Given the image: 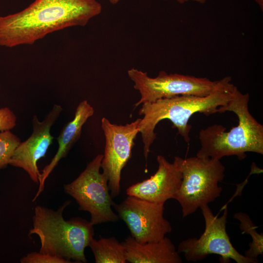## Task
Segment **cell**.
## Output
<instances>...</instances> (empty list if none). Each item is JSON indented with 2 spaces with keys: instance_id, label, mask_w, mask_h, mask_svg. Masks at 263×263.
Returning a JSON list of instances; mask_svg holds the SVG:
<instances>
[{
  "instance_id": "ac0fdd59",
  "label": "cell",
  "mask_w": 263,
  "mask_h": 263,
  "mask_svg": "<svg viewBox=\"0 0 263 263\" xmlns=\"http://www.w3.org/2000/svg\"><path fill=\"white\" fill-rule=\"evenodd\" d=\"M21 263H71L73 262L47 254L33 252L22 257Z\"/></svg>"
},
{
  "instance_id": "ba28073f",
  "label": "cell",
  "mask_w": 263,
  "mask_h": 263,
  "mask_svg": "<svg viewBox=\"0 0 263 263\" xmlns=\"http://www.w3.org/2000/svg\"><path fill=\"white\" fill-rule=\"evenodd\" d=\"M128 75L133 81L134 88L138 91L141 98L134 106L153 102L157 99L179 95H207L224 83L226 76L212 81L206 77H198L179 74H168L161 71L152 77L147 73L137 69L128 71Z\"/></svg>"
},
{
  "instance_id": "9a60e30c",
  "label": "cell",
  "mask_w": 263,
  "mask_h": 263,
  "mask_svg": "<svg viewBox=\"0 0 263 263\" xmlns=\"http://www.w3.org/2000/svg\"><path fill=\"white\" fill-rule=\"evenodd\" d=\"M90 246L96 263H125L124 247L114 237L93 238Z\"/></svg>"
},
{
  "instance_id": "ffe728a7",
  "label": "cell",
  "mask_w": 263,
  "mask_h": 263,
  "mask_svg": "<svg viewBox=\"0 0 263 263\" xmlns=\"http://www.w3.org/2000/svg\"><path fill=\"white\" fill-rule=\"evenodd\" d=\"M177 1L178 2L180 3H184L186 2H188L189 1H192L197 2L199 3L204 4L206 3L208 0H175Z\"/></svg>"
},
{
  "instance_id": "3957f363",
  "label": "cell",
  "mask_w": 263,
  "mask_h": 263,
  "mask_svg": "<svg viewBox=\"0 0 263 263\" xmlns=\"http://www.w3.org/2000/svg\"><path fill=\"white\" fill-rule=\"evenodd\" d=\"M249 101V94L241 93L236 87L230 100L219 108L218 113H235L237 126L228 132L218 124L201 130L198 136L201 148L196 156L220 160L225 156H236L243 160L248 152L263 154V126L250 113Z\"/></svg>"
},
{
  "instance_id": "2e32d148",
  "label": "cell",
  "mask_w": 263,
  "mask_h": 263,
  "mask_svg": "<svg viewBox=\"0 0 263 263\" xmlns=\"http://www.w3.org/2000/svg\"><path fill=\"white\" fill-rule=\"evenodd\" d=\"M234 218L240 222V228L243 234L250 235L252 242L249 244V249L244 253L247 257L257 259L263 254V234L259 233L257 226L253 223L249 216L245 213L239 212L234 214Z\"/></svg>"
},
{
  "instance_id": "d6986e66",
  "label": "cell",
  "mask_w": 263,
  "mask_h": 263,
  "mask_svg": "<svg viewBox=\"0 0 263 263\" xmlns=\"http://www.w3.org/2000/svg\"><path fill=\"white\" fill-rule=\"evenodd\" d=\"M17 117L9 108L0 109V131H10L16 125Z\"/></svg>"
},
{
  "instance_id": "8992f818",
  "label": "cell",
  "mask_w": 263,
  "mask_h": 263,
  "mask_svg": "<svg viewBox=\"0 0 263 263\" xmlns=\"http://www.w3.org/2000/svg\"><path fill=\"white\" fill-rule=\"evenodd\" d=\"M103 154L96 156L71 183L64 185L65 191L74 198L79 210L88 211L94 225L115 222L119 217L112 209L115 203L110 193L108 179L100 172Z\"/></svg>"
},
{
  "instance_id": "9c48e42d",
  "label": "cell",
  "mask_w": 263,
  "mask_h": 263,
  "mask_svg": "<svg viewBox=\"0 0 263 263\" xmlns=\"http://www.w3.org/2000/svg\"><path fill=\"white\" fill-rule=\"evenodd\" d=\"M140 119L124 125L112 123L105 117L101 119L105 146L101 168L108 179L112 198L120 192L121 171L132 157L134 140L139 132Z\"/></svg>"
},
{
  "instance_id": "7a4b0ae2",
  "label": "cell",
  "mask_w": 263,
  "mask_h": 263,
  "mask_svg": "<svg viewBox=\"0 0 263 263\" xmlns=\"http://www.w3.org/2000/svg\"><path fill=\"white\" fill-rule=\"evenodd\" d=\"M230 76H226L221 87L206 96L179 95L142 104L139 114L143 115L139 124L143 143V153L147 160L150 147L156 137L154 130L157 124L169 120L186 142L190 141L191 126L189 120L195 113L209 115L218 113L219 108L225 105L236 88Z\"/></svg>"
},
{
  "instance_id": "4fadbf2b",
  "label": "cell",
  "mask_w": 263,
  "mask_h": 263,
  "mask_svg": "<svg viewBox=\"0 0 263 263\" xmlns=\"http://www.w3.org/2000/svg\"><path fill=\"white\" fill-rule=\"evenodd\" d=\"M94 113L93 107L87 100H83L77 106L74 119L66 123L62 128L57 138L58 150L51 162L44 167L40 173L38 188L33 201H35L43 191L46 179L59 161L66 156L74 145L80 137L83 125Z\"/></svg>"
},
{
  "instance_id": "5bb4252c",
  "label": "cell",
  "mask_w": 263,
  "mask_h": 263,
  "mask_svg": "<svg viewBox=\"0 0 263 263\" xmlns=\"http://www.w3.org/2000/svg\"><path fill=\"white\" fill-rule=\"evenodd\" d=\"M127 262L132 263H181L182 260L171 240L166 236L155 242L140 244L132 236L121 243Z\"/></svg>"
},
{
  "instance_id": "52a82bcc",
  "label": "cell",
  "mask_w": 263,
  "mask_h": 263,
  "mask_svg": "<svg viewBox=\"0 0 263 263\" xmlns=\"http://www.w3.org/2000/svg\"><path fill=\"white\" fill-rule=\"evenodd\" d=\"M205 223L203 233L199 238H190L182 241L177 252L183 253L189 262H198L208 255L216 254L222 263L233 260L237 263H257V259L246 257L239 253L231 244L226 230L227 208L225 207L220 217L214 215L208 205L200 207Z\"/></svg>"
},
{
  "instance_id": "7402d4cb",
  "label": "cell",
  "mask_w": 263,
  "mask_h": 263,
  "mask_svg": "<svg viewBox=\"0 0 263 263\" xmlns=\"http://www.w3.org/2000/svg\"><path fill=\"white\" fill-rule=\"evenodd\" d=\"M120 0H109L110 2L112 4H115L117 3Z\"/></svg>"
},
{
  "instance_id": "8fae6325",
  "label": "cell",
  "mask_w": 263,
  "mask_h": 263,
  "mask_svg": "<svg viewBox=\"0 0 263 263\" xmlns=\"http://www.w3.org/2000/svg\"><path fill=\"white\" fill-rule=\"evenodd\" d=\"M62 111L61 105L54 104L42 121L34 115L32 120L31 135L26 140L19 143L9 161V164L22 169L36 184H38L40 175L38 161L45 156L52 144L54 137L50 130Z\"/></svg>"
},
{
  "instance_id": "7c38bea8",
  "label": "cell",
  "mask_w": 263,
  "mask_h": 263,
  "mask_svg": "<svg viewBox=\"0 0 263 263\" xmlns=\"http://www.w3.org/2000/svg\"><path fill=\"white\" fill-rule=\"evenodd\" d=\"M156 160L158 166L156 172L150 178L129 187L126 190L128 195L162 204L173 199L182 178L180 157L175 156L172 163L161 155Z\"/></svg>"
},
{
  "instance_id": "277c9868",
  "label": "cell",
  "mask_w": 263,
  "mask_h": 263,
  "mask_svg": "<svg viewBox=\"0 0 263 263\" xmlns=\"http://www.w3.org/2000/svg\"><path fill=\"white\" fill-rule=\"evenodd\" d=\"M70 203L64 202L57 210L37 206L33 217V227L29 235L38 237L41 253L76 263H86L84 251L94 238V225L80 217L64 220L63 212Z\"/></svg>"
},
{
  "instance_id": "30bf717a",
  "label": "cell",
  "mask_w": 263,
  "mask_h": 263,
  "mask_svg": "<svg viewBox=\"0 0 263 263\" xmlns=\"http://www.w3.org/2000/svg\"><path fill=\"white\" fill-rule=\"evenodd\" d=\"M164 204L129 196L113 207L137 242H158L171 231L170 223L164 217Z\"/></svg>"
},
{
  "instance_id": "5b68a950",
  "label": "cell",
  "mask_w": 263,
  "mask_h": 263,
  "mask_svg": "<svg viewBox=\"0 0 263 263\" xmlns=\"http://www.w3.org/2000/svg\"><path fill=\"white\" fill-rule=\"evenodd\" d=\"M181 183L173 199L182 208L183 217L195 212L219 197L223 188L218 185L225 176L220 160L197 156L180 157Z\"/></svg>"
},
{
  "instance_id": "6da1fadb",
  "label": "cell",
  "mask_w": 263,
  "mask_h": 263,
  "mask_svg": "<svg viewBox=\"0 0 263 263\" xmlns=\"http://www.w3.org/2000/svg\"><path fill=\"white\" fill-rule=\"evenodd\" d=\"M102 10L97 0H36L20 12L0 17V46L31 45L52 32L84 26Z\"/></svg>"
},
{
  "instance_id": "e0dca14e",
  "label": "cell",
  "mask_w": 263,
  "mask_h": 263,
  "mask_svg": "<svg viewBox=\"0 0 263 263\" xmlns=\"http://www.w3.org/2000/svg\"><path fill=\"white\" fill-rule=\"evenodd\" d=\"M20 142L19 138L10 131L0 132V169L9 164L14 150Z\"/></svg>"
},
{
  "instance_id": "44dd1931",
  "label": "cell",
  "mask_w": 263,
  "mask_h": 263,
  "mask_svg": "<svg viewBox=\"0 0 263 263\" xmlns=\"http://www.w3.org/2000/svg\"><path fill=\"white\" fill-rule=\"evenodd\" d=\"M258 4L260 9L262 11H263V0H254Z\"/></svg>"
}]
</instances>
